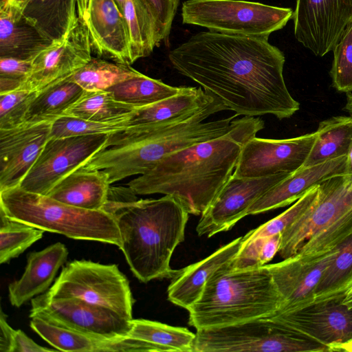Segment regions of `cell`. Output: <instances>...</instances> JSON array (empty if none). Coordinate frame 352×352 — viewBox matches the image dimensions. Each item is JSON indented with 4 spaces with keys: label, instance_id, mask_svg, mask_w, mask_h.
<instances>
[{
    "label": "cell",
    "instance_id": "cell-1",
    "mask_svg": "<svg viewBox=\"0 0 352 352\" xmlns=\"http://www.w3.org/2000/svg\"><path fill=\"white\" fill-rule=\"evenodd\" d=\"M168 58L237 116L282 120L299 109L285 82L284 54L267 36L201 32L173 49Z\"/></svg>",
    "mask_w": 352,
    "mask_h": 352
},
{
    "label": "cell",
    "instance_id": "cell-2",
    "mask_svg": "<svg viewBox=\"0 0 352 352\" xmlns=\"http://www.w3.org/2000/svg\"><path fill=\"white\" fill-rule=\"evenodd\" d=\"M264 126L256 116L236 119L225 135L168 155L128 187L137 195L172 196L189 214L201 215L233 174L243 146Z\"/></svg>",
    "mask_w": 352,
    "mask_h": 352
},
{
    "label": "cell",
    "instance_id": "cell-3",
    "mask_svg": "<svg viewBox=\"0 0 352 352\" xmlns=\"http://www.w3.org/2000/svg\"><path fill=\"white\" fill-rule=\"evenodd\" d=\"M225 110L227 107L215 98L194 115L177 122L128 126L109 134L104 146L80 168L102 170L110 185L143 175L176 151L227 134L235 124L236 114L205 122Z\"/></svg>",
    "mask_w": 352,
    "mask_h": 352
},
{
    "label": "cell",
    "instance_id": "cell-4",
    "mask_svg": "<svg viewBox=\"0 0 352 352\" xmlns=\"http://www.w3.org/2000/svg\"><path fill=\"white\" fill-rule=\"evenodd\" d=\"M129 187H109L103 210L116 219L122 251L133 275L142 283L171 279L178 270L170 259L185 238L189 213L173 197L138 199Z\"/></svg>",
    "mask_w": 352,
    "mask_h": 352
},
{
    "label": "cell",
    "instance_id": "cell-5",
    "mask_svg": "<svg viewBox=\"0 0 352 352\" xmlns=\"http://www.w3.org/2000/svg\"><path fill=\"white\" fill-rule=\"evenodd\" d=\"M232 262L212 276L188 310V324L197 330L267 318L281 309L283 301L267 265L236 270Z\"/></svg>",
    "mask_w": 352,
    "mask_h": 352
},
{
    "label": "cell",
    "instance_id": "cell-6",
    "mask_svg": "<svg viewBox=\"0 0 352 352\" xmlns=\"http://www.w3.org/2000/svg\"><path fill=\"white\" fill-rule=\"evenodd\" d=\"M352 234V175L322 182L310 208L282 232L280 256L312 257L326 254Z\"/></svg>",
    "mask_w": 352,
    "mask_h": 352
},
{
    "label": "cell",
    "instance_id": "cell-7",
    "mask_svg": "<svg viewBox=\"0 0 352 352\" xmlns=\"http://www.w3.org/2000/svg\"><path fill=\"white\" fill-rule=\"evenodd\" d=\"M0 210L9 218L68 238L122 245L114 217L104 210L76 208L19 186L0 192Z\"/></svg>",
    "mask_w": 352,
    "mask_h": 352
},
{
    "label": "cell",
    "instance_id": "cell-8",
    "mask_svg": "<svg viewBox=\"0 0 352 352\" xmlns=\"http://www.w3.org/2000/svg\"><path fill=\"white\" fill-rule=\"evenodd\" d=\"M184 24L214 32L267 36L285 27L294 10L242 0H186L182 6Z\"/></svg>",
    "mask_w": 352,
    "mask_h": 352
},
{
    "label": "cell",
    "instance_id": "cell-9",
    "mask_svg": "<svg viewBox=\"0 0 352 352\" xmlns=\"http://www.w3.org/2000/svg\"><path fill=\"white\" fill-rule=\"evenodd\" d=\"M193 352H330L269 318L197 330Z\"/></svg>",
    "mask_w": 352,
    "mask_h": 352
},
{
    "label": "cell",
    "instance_id": "cell-10",
    "mask_svg": "<svg viewBox=\"0 0 352 352\" xmlns=\"http://www.w3.org/2000/svg\"><path fill=\"white\" fill-rule=\"evenodd\" d=\"M50 298L75 297L133 319L135 302L126 277L116 264L74 260L64 267L45 293Z\"/></svg>",
    "mask_w": 352,
    "mask_h": 352
},
{
    "label": "cell",
    "instance_id": "cell-11",
    "mask_svg": "<svg viewBox=\"0 0 352 352\" xmlns=\"http://www.w3.org/2000/svg\"><path fill=\"white\" fill-rule=\"evenodd\" d=\"M343 297L313 301L267 318L326 346L330 352L352 351V308L342 302Z\"/></svg>",
    "mask_w": 352,
    "mask_h": 352
},
{
    "label": "cell",
    "instance_id": "cell-12",
    "mask_svg": "<svg viewBox=\"0 0 352 352\" xmlns=\"http://www.w3.org/2000/svg\"><path fill=\"white\" fill-rule=\"evenodd\" d=\"M30 318L38 316L58 326L98 336L126 337L131 320L107 307L78 298H50L42 294L31 300Z\"/></svg>",
    "mask_w": 352,
    "mask_h": 352
},
{
    "label": "cell",
    "instance_id": "cell-13",
    "mask_svg": "<svg viewBox=\"0 0 352 352\" xmlns=\"http://www.w3.org/2000/svg\"><path fill=\"white\" fill-rule=\"evenodd\" d=\"M108 135L49 138L19 187L47 195L63 178L82 167L105 144Z\"/></svg>",
    "mask_w": 352,
    "mask_h": 352
},
{
    "label": "cell",
    "instance_id": "cell-14",
    "mask_svg": "<svg viewBox=\"0 0 352 352\" xmlns=\"http://www.w3.org/2000/svg\"><path fill=\"white\" fill-rule=\"evenodd\" d=\"M316 139V132L274 140L253 138L242 147L233 175L263 177L293 173L300 168Z\"/></svg>",
    "mask_w": 352,
    "mask_h": 352
},
{
    "label": "cell",
    "instance_id": "cell-15",
    "mask_svg": "<svg viewBox=\"0 0 352 352\" xmlns=\"http://www.w3.org/2000/svg\"><path fill=\"white\" fill-rule=\"evenodd\" d=\"M87 30L76 12L68 30L32 59V69L21 89L39 91L47 86L71 76L92 58Z\"/></svg>",
    "mask_w": 352,
    "mask_h": 352
},
{
    "label": "cell",
    "instance_id": "cell-16",
    "mask_svg": "<svg viewBox=\"0 0 352 352\" xmlns=\"http://www.w3.org/2000/svg\"><path fill=\"white\" fill-rule=\"evenodd\" d=\"M293 19L297 41L323 56L352 21V0H297Z\"/></svg>",
    "mask_w": 352,
    "mask_h": 352
},
{
    "label": "cell",
    "instance_id": "cell-17",
    "mask_svg": "<svg viewBox=\"0 0 352 352\" xmlns=\"http://www.w3.org/2000/svg\"><path fill=\"white\" fill-rule=\"evenodd\" d=\"M289 175L283 173L254 178L232 175L213 202L201 215L196 228L197 234L209 238L230 230L248 215L249 208L256 201Z\"/></svg>",
    "mask_w": 352,
    "mask_h": 352
},
{
    "label": "cell",
    "instance_id": "cell-18",
    "mask_svg": "<svg viewBox=\"0 0 352 352\" xmlns=\"http://www.w3.org/2000/svg\"><path fill=\"white\" fill-rule=\"evenodd\" d=\"M74 8L87 31L92 52L114 62L132 64L127 23L116 0H74Z\"/></svg>",
    "mask_w": 352,
    "mask_h": 352
},
{
    "label": "cell",
    "instance_id": "cell-19",
    "mask_svg": "<svg viewBox=\"0 0 352 352\" xmlns=\"http://www.w3.org/2000/svg\"><path fill=\"white\" fill-rule=\"evenodd\" d=\"M52 123L0 129V192L20 186L49 140Z\"/></svg>",
    "mask_w": 352,
    "mask_h": 352
},
{
    "label": "cell",
    "instance_id": "cell-20",
    "mask_svg": "<svg viewBox=\"0 0 352 352\" xmlns=\"http://www.w3.org/2000/svg\"><path fill=\"white\" fill-rule=\"evenodd\" d=\"M338 252V246L320 256L307 257L296 254L280 262L267 264L283 301L276 314L297 308L314 297L324 272Z\"/></svg>",
    "mask_w": 352,
    "mask_h": 352
},
{
    "label": "cell",
    "instance_id": "cell-21",
    "mask_svg": "<svg viewBox=\"0 0 352 352\" xmlns=\"http://www.w3.org/2000/svg\"><path fill=\"white\" fill-rule=\"evenodd\" d=\"M30 327L45 341L62 351H166L162 346L129 336L108 338L62 327L38 316Z\"/></svg>",
    "mask_w": 352,
    "mask_h": 352
},
{
    "label": "cell",
    "instance_id": "cell-22",
    "mask_svg": "<svg viewBox=\"0 0 352 352\" xmlns=\"http://www.w3.org/2000/svg\"><path fill=\"white\" fill-rule=\"evenodd\" d=\"M347 155L309 167L300 168L270 188L248 211L257 214L285 207L297 201L311 188L332 177L347 173Z\"/></svg>",
    "mask_w": 352,
    "mask_h": 352
},
{
    "label": "cell",
    "instance_id": "cell-23",
    "mask_svg": "<svg viewBox=\"0 0 352 352\" xmlns=\"http://www.w3.org/2000/svg\"><path fill=\"white\" fill-rule=\"evenodd\" d=\"M243 241V236L237 237L206 258L178 270L168 287V300L188 310L199 300L212 276L234 260Z\"/></svg>",
    "mask_w": 352,
    "mask_h": 352
},
{
    "label": "cell",
    "instance_id": "cell-24",
    "mask_svg": "<svg viewBox=\"0 0 352 352\" xmlns=\"http://www.w3.org/2000/svg\"><path fill=\"white\" fill-rule=\"evenodd\" d=\"M68 256L66 246L60 242L38 252H30L21 277L8 286V298L12 305L20 307L36 296L49 289L57 272Z\"/></svg>",
    "mask_w": 352,
    "mask_h": 352
},
{
    "label": "cell",
    "instance_id": "cell-25",
    "mask_svg": "<svg viewBox=\"0 0 352 352\" xmlns=\"http://www.w3.org/2000/svg\"><path fill=\"white\" fill-rule=\"evenodd\" d=\"M52 43L8 0L0 1V57L31 60Z\"/></svg>",
    "mask_w": 352,
    "mask_h": 352
},
{
    "label": "cell",
    "instance_id": "cell-26",
    "mask_svg": "<svg viewBox=\"0 0 352 352\" xmlns=\"http://www.w3.org/2000/svg\"><path fill=\"white\" fill-rule=\"evenodd\" d=\"M110 186L102 170L79 168L60 181L47 196L76 208L100 210L107 202Z\"/></svg>",
    "mask_w": 352,
    "mask_h": 352
},
{
    "label": "cell",
    "instance_id": "cell-27",
    "mask_svg": "<svg viewBox=\"0 0 352 352\" xmlns=\"http://www.w3.org/2000/svg\"><path fill=\"white\" fill-rule=\"evenodd\" d=\"M216 98L201 87H182L175 95L138 108L130 118V125L177 122L187 118Z\"/></svg>",
    "mask_w": 352,
    "mask_h": 352
},
{
    "label": "cell",
    "instance_id": "cell-28",
    "mask_svg": "<svg viewBox=\"0 0 352 352\" xmlns=\"http://www.w3.org/2000/svg\"><path fill=\"white\" fill-rule=\"evenodd\" d=\"M316 132V139L302 168L347 155L352 143V118L340 116L324 120Z\"/></svg>",
    "mask_w": 352,
    "mask_h": 352
},
{
    "label": "cell",
    "instance_id": "cell-29",
    "mask_svg": "<svg viewBox=\"0 0 352 352\" xmlns=\"http://www.w3.org/2000/svg\"><path fill=\"white\" fill-rule=\"evenodd\" d=\"M85 91L69 77L47 86L31 102L25 123L54 122L63 116Z\"/></svg>",
    "mask_w": 352,
    "mask_h": 352
},
{
    "label": "cell",
    "instance_id": "cell-30",
    "mask_svg": "<svg viewBox=\"0 0 352 352\" xmlns=\"http://www.w3.org/2000/svg\"><path fill=\"white\" fill-rule=\"evenodd\" d=\"M122 14L127 23L133 64L149 56L163 38L157 23L140 0H126Z\"/></svg>",
    "mask_w": 352,
    "mask_h": 352
},
{
    "label": "cell",
    "instance_id": "cell-31",
    "mask_svg": "<svg viewBox=\"0 0 352 352\" xmlns=\"http://www.w3.org/2000/svg\"><path fill=\"white\" fill-rule=\"evenodd\" d=\"M24 17L51 41L62 38L75 15L74 0H30Z\"/></svg>",
    "mask_w": 352,
    "mask_h": 352
},
{
    "label": "cell",
    "instance_id": "cell-32",
    "mask_svg": "<svg viewBox=\"0 0 352 352\" xmlns=\"http://www.w3.org/2000/svg\"><path fill=\"white\" fill-rule=\"evenodd\" d=\"M140 107L116 100L108 90L85 91L63 116L96 122L130 120Z\"/></svg>",
    "mask_w": 352,
    "mask_h": 352
},
{
    "label": "cell",
    "instance_id": "cell-33",
    "mask_svg": "<svg viewBox=\"0 0 352 352\" xmlns=\"http://www.w3.org/2000/svg\"><path fill=\"white\" fill-rule=\"evenodd\" d=\"M142 74L130 65L92 57L69 78L85 91H104Z\"/></svg>",
    "mask_w": 352,
    "mask_h": 352
},
{
    "label": "cell",
    "instance_id": "cell-34",
    "mask_svg": "<svg viewBox=\"0 0 352 352\" xmlns=\"http://www.w3.org/2000/svg\"><path fill=\"white\" fill-rule=\"evenodd\" d=\"M129 337L159 345L172 352H193L196 334L187 328L145 319H132Z\"/></svg>",
    "mask_w": 352,
    "mask_h": 352
},
{
    "label": "cell",
    "instance_id": "cell-35",
    "mask_svg": "<svg viewBox=\"0 0 352 352\" xmlns=\"http://www.w3.org/2000/svg\"><path fill=\"white\" fill-rule=\"evenodd\" d=\"M351 287L352 234L338 245V252L324 272L314 297L305 304L330 298L344 296Z\"/></svg>",
    "mask_w": 352,
    "mask_h": 352
},
{
    "label": "cell",
    "instance_id": "cell-36",
    "mask_svg": "<svg viewBox=\"0 0 352 352\" xmlns=\"http://www.w3.org/2000/svg\"><path fill=\"white\" fill-rule=\"evenodd\" d=\"M181 89L182 87L170 86L142 74L107 90L116 100L142 107L175 95Z\"/></svg>",
    "mask_w": 352,
    "mask_h": 352
},
{
    "label": "cell",
    "instance_id": "cell-37",
    "mask_svg": "<svg viewBox=\"0 0 352 352\" xmlns=\"http://www.w3.org/2000/svg\"><path fill=\"white\" fill-rule=\"evenodd\" d=\"M45 231L12 219L0 210V263L19 256L43 237Z\"/></svg>",
    "mask_w": 352,
    "mask_h": 352
},
{
    "label": "cell",
    "instance_id": "cell-38",
    "mask_svg": "<svg viewBox=\"0 0 352 352\" xmlns=\"http://www.w3.org/2000/svg\"><path fill=\"white\" fill-rule=\"evenodd\" d=\"M129 120L116 122H96L68 116H63L52 123L50 138L107 134L128 126Z\"/></svg>",
    "mask_w": 352,
    "mask_h": 352
},
{
    "label": "cell",
    "instance_id": "cell-39",
    "mask_svg": "<svg viewBox=\"0 0 352 352\" xmlns=\"http://www.w3.org/2000/svg\"><path fill=\"white\" fill-rule=\"evenodd\" d=\"M317 185L309 189L285 211L243 236V241L256 237L268 236L282 233L313 204L318 193Z\"/></svg>",
    "mask_w": 352,
    "mask_h": 352
},
{
    "label": "cell",
    "instance_id": "cell-40",
    "mask_svg": "<svg viewBox=\"0 0 352 352\" xmlns=\"http://www.w3.org/2000/svg\"><path fill=\"white\" fill-rule=\"evenodd\" d=\"M330 74L333 87L338 91L352 92V21L333 49Z\"/></svg>",
    "mask_w": 352,
    "mask_h": 352
},
{
    "label": "cell",
    "instance_id": "cell-41",
    "mask_svg": "<svg viewBox=\"0 0 352 352\" xmlns=\"http://www.w3.org/2000/svg\"><path fill=\"white\" fill-rule=\"evenodd\" d=\"M38 92L20 89L0 94V129H11L24 124L29 107Z\"/></svg>",
    "mask_w": 352,
    "mask_h": 352
},
{
    "label": "cell",
    "instance_id": "cell-42",
    "mask_svg": "<svg viewBox=\"0 0 352 352\" xmlns=\"http://www.w3.org/2000/svg\"><path fill=\"white\" fill-rule=\"evenodd\" d=\"M31 69L32 60L0 57V94L20 89Z\"/></svg>",
    "mask_w": 352,
    "mask_h": 352
},
{
    "label": "cell",
    "instance_id": "cell-43",
    "mask_svg": "<svg viewBox=\"0 0 352 352\" xmlns=\"http://www.w3.org/2000/svg\"><path fill=\"white\" fill-rule=\"evenodd\" d=\"M157 23L163 41L170 32L179 0H140Z\"/></svg>",
    "mask_w": 352,
    "mask_h": 352
},
{
    "label": "cell",
    "instance_id": "cell-44",
    "mask_svg": "<svg viewBox=\"0 0 352 352\" xmlns=\"http://www.w3.org/2000/svg\"><path fill=\"white\" fill-rule=\"evenodd\" d=\"M263 241L264 236L243 241L241 248L232 262V267L243 270L263 266L261 263Z\"/></svg>",
    "mask_w": 352,
    "mask_h": 352
},
{
    "label": "cell",
    "instance_id": "cell-45",
    "mask_svg": "<svg viewBox=\"0 0 352 352\" xmlns=\"http://www.w3.org/2000/svg\"><path fill=\"white\" fill-rule=\"evenodd\" d=\"M55 351L58 350L38 345L21 329L15 331L12 352H43Z\"/></svg>",
    "mask_w": 352,
    "mask_h": 352
},
{
    "label": "cell",
    "instance_id": "cell-46",
    "mask_svg": "<svg viewBox=\"0 0 352 352\" xmlns=\"http://www.w3.org/2000/svg\"><path fill=\"white\" fill-rule=\"evenodd\" d=\"M7 316L1 309L0 314V351L12 352V345L15 329L7 322Z\"/></svg>",
    "mask_w": 352,
    "mask_h": 352
},
{
    "label": "cell",
    "instance_id": "cell-47",
    "mask_svg": "<svg viewBox=\"0 0 352 352\" xmlns=\"http://www.w3.org/2000/svg\"><path fill=\"white\" fill-rule=\"evenodd\" d=\"M282 239V233L264 236L262 246L261 263L263 265H267L272 260L276 253H278Z\"/></svg>",
    "mask_w": 352,
    "mask_h": 352
},
{
    "label": "cell",
    "instance_id": "cell-48",
    "mask_svg": "<svg viewBox=\"0 0 352 352\" xmlns=\"http://www.w3.org/2000/svg\"><path fill=\"white\" fill-rule=\"evenodd\" d=\"M344 109L349 113V116L352 118V92L347 93ZM346 165L347 173L352 175V143L347 154Z\"/></svg>",
    "mask_w": 352,
    "mask_h": 352
},
{
    "label": "cell",
    "instance_id": "cell-49",
    "mask_svg": "<svg viewBox=\"0 0 352 352\" xmlns=\"http://www.w3.org/2000/svg\"><path fill=\"white\" fill-rule=\"evenodd\" d=\"M30 1V0H8L11 6L22 11Z\"/></svg>",
    "mask_w": 352,
    "mask_h": 352
},
{
    "label": "cell",
    "instance_id": "cell-50",
    "mask_svg": "<svg viewBox=\"0 0 352 352\" xmlns=\"http://www.w3.org/2000/svg\"><path fill=\"white\" fill-rule=\"evenodd\" d=\"M342 302L349 308H352V287L344 294Z\"/></svg>",
    "mask_w": 352,
    "mask_h": 352
},
{
    "label": "cell",
    "instance_id": "cell-51",
    "mask_svg": "<svg viewBox=\"0 0 352 352\" xmlns=\"http://www.w3.org/2000/svg\"><path fill=\"white\" fill-rule=\"evenodd\" d=\"M116 1L118 3V7L120 8V10L122 12V8H123V7L124 6V3L126 1V0H116Z\"/></svg>",
    "mask_w": 352,
    "mask_h": 352
}]
</instances>
